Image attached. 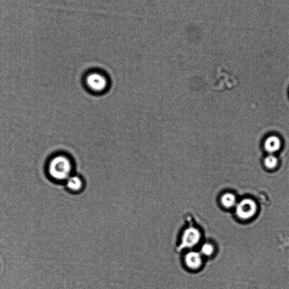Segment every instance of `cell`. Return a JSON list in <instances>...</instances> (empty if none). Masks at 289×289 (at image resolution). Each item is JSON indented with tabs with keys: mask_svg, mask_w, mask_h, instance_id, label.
<instances>
[{
	"mask_svg": "<svg viewBox=\"0 0 289 289\" xmlns=\"http://www.w3.org/2000/svg\"><path fill=\"white\" fill-rule=\"evenodd\" d=\"M281 141L277 136H271L266 138L264 143L266 151L269 154H273L278 151L280 148Z\"/></svg>",
	"mask_w": 289,
	"mask_h": 289,
	"instance_id": "7",
	"label": "cell"
},
{
	"mask_svg": "<svg viewBox=\"0 0 289 289\" xmlns=\"http://www.w3.org/2000/svg\"><path fill=\"white\" fill-rule=\"evenodd\" d=\"M235 208L236 215L243 220L250 219L257 211L256 203L251 199H244L237 203Z\"/></svg>",
	"mask_w": 289,
	"mask_h": 289,
	"instance_id": "3",
	"label": "cell"
},
{
	"mask_svg": "<svg viewBox=\"0 0 289 289\" xmlns=\"http://www.w3.org/2000/svg\"><path fill=\"white\" fill-rule=\"evenodd\" d=\"M264 163L266 168L269 169L275 168L278 164L277 158L273 154H269V155L265 157Z\"/></svg>",
	"mask_w": 289,
	"mask_h": 289,
	"instance_id": "10",
	"label": "cell"
},
{
	"mask_svg": "<svg viewBox=\"0 0 289 289\" xmlns=\"http://www.w3.org/2000/svg\"><path fill=\"white\" fill-rule=\"evenodd\" d=\"M73 160L65 154H57L48 160L46 175L51 182L61 184L75 173Z\"/></svg>",
	"mask_w": 289,
	"mask_h": 289,
	"instance_id": "1",
	"label": "cell"
},
{
	"mask_svg": "<svg viewBox=\"0 0 289 289\" xmlns=\"http://www.w3.org/2000/svg\"><path fill=\"white\" fill-rule=\"evenodd\" d=\"M215 252V247L212 243L210 242H206L203 244L201 248V254L202 256L211 257Z\"/></svg>",
	"mask_w": 289,
	"mask_h": 289,
	"instance_id": "9",
	"label": "cell"
},
{
	"mask_svg": "<svg viewBox=\"0 0 289 289\" xmlns=\"http://www.w3.org/2000/svg\"><path fill=\"white\" fill-rule=\"evenodd\" d=\"M84 84L89 92L101 95L109 89L110 80L106 74L101 71L93 70L85 75Z\"/></svg>",
	"mask_w": 289,
	"mask_h": 289,
	"instance_id": "2",
	"label": "cell"
},
{
	"mask_svg": "<svg viewBox=\"0 0 289 289\" xmlns=\"http://www.w3.org/2000/svg\"><path fill=\"white\" fill-rule=\"evenodd\" d=\"M202 255L197 251H191L184 257V262L187 268L192 270L200 269L203 264Z\"/></svg>",
	"mask_w": 289,
	"mask_h": 289,
	"instance_id": "6",
	"label": "cell"
},
{
	"mask_svg": "<svg viewBox=\"0 0 289 289\" xmlns=\"http://www.w3.org/2000/svg\"><path fill=\"white\" fill-rule=\"evenodd\" d=\"M65 189L69 193L78 194L82 192L85 189V182L82 176L75 172L63 184Z\"/></svg>",
	"mask_w": 289,
	"mask_h": 289,
	"instance_id": "5",
	"label": "cell"
},
{
	"mask_svg": "<svg viewBox=\"0 0 289 289\" xmlns=\"http://www.w3.org/2000/svg\"><path fill=\"white\" fill-rule=\"evenodd\" d=\"M220 202L223 207L226 209L235 208L237 204L235 195L231 193L224 194L220 198Z\"/></svg>",
	"mask_w": 289,
	"mask_h": 289,
	"instance_id": "8",
	"label": "cell"
},
{
	"mask_svg": "<svg viewBox=\"0 0 289 289\" xmlns=\"http://www.w3.org/2000/svg\"><path fill=\"white\" fill-rule=\"evenodd\" d=\"M201 238V233L198 229L195 227H189L183 233L182 246L184 248H193L200 243Z\"/></svg>",
	"mask_w": 289,
	"mask_h": 289,
	"instance_id": "4",
	"label": "cell"
}]
</instances>
